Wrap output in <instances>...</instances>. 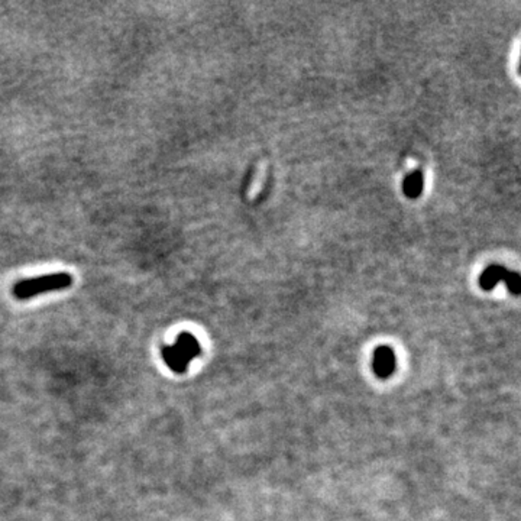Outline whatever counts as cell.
Returning a JSON list of instances; mask_svg holds the SVG:
<instances>
[{"mask_svg": "<svg viewBox=\"0 0 521 521\" xmlns=\"http://www.w3.org/2000/svg\"><path fill=\"white\" fill-rule=\"evenodd\" d=\"M405 187H404V191L408 194V195H417L422 190V176L420 172H415L412 176L405 181Z\"/></svg>", "mask_w": 521, "mask_h": 521, "instance_id": "obj_6", "label": "cell"}, {"mask_svg": "<svg viewBox=\"0 0 521 521\" xmlns=\"http://www.w3.org/2000/svg\"><path fill=\"white\" fill-rule=\"evenodd\" d=\"M161 355H162V359L164 362L167 363V366L171 369L172 373L176 374H186L187 369H188V365H190V359L186 356V354L179 349V347L176 345H165L161 347Z\"/></svg>", "mask_w": 521, "mask_h": 521, "instance_id": "obj_3", "label": "cell"}, {"mask_svg": "<svg viewBox=\"0 0 521 521\" xmlns=\"http://www.w3.org/2000/svg\"><path fill=\"white\" fill-rule=\"evenodd\" d=\"M73 275L67 272H57L50 275H41L38 278L19 281L13 287V296L19 300H27L39 294L60 291L73 286Z\"/></svg>", "mask_w": 521, "mask_h": 521, "instance_id": "obj_1", "label": "cell"}, {"mask_svg": "<svg viewBox=\"0 0 521 521\" xmlns=\"http://www.w3.org/2000/svg\"><path fill=\"white\" fill-rule=\"evenodd\" d=\"M499 279L507 281V284H508L511 293H514V294L520 293V277H518V274L507 272L501 267H491L489 270H487L481 277V286L485 290H489L495 286V282L499 281Z\"/></svg>", "mask_w": 521, "mask_h": 521, "instance_id": "obj_2", "label": "cell"}, {"mask_svg": "<svg viewBox=\"0 0 521 521\" xmlns=\"http://www.w3.org/2000/svg\"><path fill=\"white\" fill-rule=\"evenodd\" d=\"M176 346L179 347V349H181L186 354V356L190 361L202 354V347H200L199 340L195 339L191 333H186V332L180 333V336L177 338Z\"/></svg>", "mask_w": 521, "mask_h": 521, "instance_id": "obj_5", "label": "cell"}, {"mask_svg": "<svg viewBox=\"0 0 521 521\" xmlns=\"http://www.w3.org/2000/svg\"><path fill=\"white\" fill-rule=\"evenodd\" d=\"M396 369V355L388 346H381L374 354V371L381 378H388Z\"/></svg>", "mask_w": 521, "mask_h": 521, "instance_id": "obj_4", "label": "cell"}]
</instances>
